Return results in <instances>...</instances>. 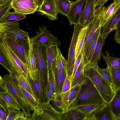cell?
Returning <instances> with one entry per match:
<instances>
[{
    "instance_id": "cell-1",
    "label": "cell",
    "mask_w": 120,
    "mask_h": 120,
    "mask_svg": "<svg viewBox=\"0 0 120 120\" xmlns=\"http://www.w3.org/2000/svg\"><path fill=\"white\" fill-rule=\"evenodd\" d=\"M103 101L102 98L93 84L87 78L81 86L76 96L70 103L68 107V111L81 106L94 104Z\"/></svg>"
},
{
    "instance_id": "cell-2",
    "label": "cell",
    "mask_w": 120,
    "mask_h": 120,
    "mask_svg": "<svg viewBox=\"0 0 120 120\" xmlns=\"http://www.w3.org/2000/svg\"><path fill=\"white\" fill-rule=\"evenodd\" d=\"M86 77L89 79L99 92L104 101L109 103L113 98L116 90L105 78L98 73L94 64H86L84 68Z\"/></svg>"
},
{
    "instance_id": "cell-3",
    "label": "cell",
    "mask_w": 120,
    "mask_h": 120,
    "mask_svg": "<svg viewBox=\"0 0 120 120\" xmlns=\"http://www.w3.org/2000/svg\"><path fill=\"white\" fill-rule=\"evenodd\" d=\"M2 81L6 90L18 102L25 116L30 118L31 115L30 108L15 76L10 73L5 74L3 78Z\"/></svg>"
},
{
    "instance_id": "cell-4",
    "label": "cell",
    "mask_w": 120,
    "mask_h": 120,
    "mask_svg": "<svg viewBox=\"0 0 120 120\" xmlns=\"http://www.w3.org/2000/svg\"><path fill=\"white\" fill-rule=\"evenodd\" d=\"M0 51L6 57L8 62L15 76L23 75L28 77V68L19 58L11 48L4 41H0Z\"/></svg>"
},
{
    "instance_id": "cell-5",
    "label": "cell",
    "mask_w": 120,
    "mask_h": 120,
    "mask_svg": "<svg viewBox=\"0 0 120 120\" xmlns=\"http://www.w3.org/2000/svg\"><path fill=\"white\" fill-rule=\"evenodd\" d=\"M5 42L28 68V55L30 38L23 39L11 36H0V41Z\"/></svg>"
},
{
    "instance_id": "cell-6",
    "label": "cell",
    "mask_w": 120,
    "mask_h": 120,
    "mask_svg": "<svg viewBox=\"0 0 120 120\" xmlns=\"http://www.w3.org/2000/svg\"><path fill=\"white\" fill-rule=\"evenodd\" d=\"M67 61L64 59H54L51 70L55 86V95L54 98L61 96L63 86L67 75Z\"/></svg>"
},
{
    "instance_id": "cell-7",
    "label": "cell",
    "mask_w": 120,
    "mask_h": 120,
    "mask_svg": "<svg viewBox=\"0 0 120 120\" xmlns=\"http://www.w3.org/2000/svg\"><path fill=\"white\" fill-rule=\"evenodd\" d=\"M61 115L50 102H40L31 114L30 120H62Z\"/></svg>"
},
{
    "instance_id": "cell-8",
    "label": "cell",
    "mask_w": 120,
    "mask_h": 120,
    "mask_svg": "<svg viewBox=\"0 0 120 120\" xmlns=\"http://www.w3.org/2000/svg\"><path fill=\"white\" fill-rule=\"evenodd\" d=\"M105 8V7L99 6L97 8L93 19L88 25V28L81 52L83 55L91 42L96 30L100 26H102L103 25V18Z\"/></svg>"
},
{
    "instance_id": "cell-9",
    "label": "cell",
    "mask_w": 120,
    "mask_h": 120,
    "mask_svg": "<svg viewBox=\"0 0 120 120\" xmlns=\"http://www.w3.org/2000/svg\"><path fill=\"white\" fill-rule=\"evenodd\" d=\"M39 31H36V35L30 38V42L40 44L47 47L50 43L58 46L61 44L58 38L51 34L45 26H40Z\"/></svg>"
},
{
    "instance_id": "cell-10",
    "label": "cell",
    "mask_w": 120,
    "mask_h": 120,
    "mask_svg": "<svg viewBox=\"0 0 120 120\" xmlns=\"http://www.w3.org/2000/svg\"><path fill=\"white\" fill-rule=\"evenodd\" d=\"M72 37L69 49L67 60V75L72 76L75 61V49L79 33L83 27L79 24L74 25Z\"/></svg>"
},
{
    "instance_id": "cell-11",
    "label": "cell",
    "mask_w": 120,
    "mask_h": 120,
    "mask_svg": "<svg viewBox=\"0 0 120 120\" xmlns=\"http://www.w3.org/2000/svg\"><path fill=\"white\" fill-rule=\"evenodd\" d=\"M11 5L15 11L25 15L34 13L39 7L38 0H14Z\"/></svg>"
},
{
    "instance_id": "cell-12",
    "label": "cell",
    "mask_w": 120,
    "mask_h": 120,
    "mask_svg": "<svg viewBox=\"0 0 120 120\" xmlns=\"http://www.w3.org/2000/svg\"><path fill=\"white\" fill-rule=\"evenodd\" d=\"M86 2L87 0H77L72 3L67 16L70 25L79 24Z\"/></svg>"
},
{
    "instance_id": "cell-13",
    "label": "cell",
    "mask_w": 120,
    "mask_h": 120,
    "mask_svg": "<svg viewBox=\"0 0 120 120\" xmlns=\"http://www.w3.org/2000/svg\"><path fill=\"white\" fill-rule=\"evenodd\" d=\"M37 11L43 15L49 20L57 19L58 13L56 0H43Z\"/></svg>"
},
{
    "instance_id": "cell-14",
    "label": "cell",
    "mask_w": 120,
    "mask_h": 120,
    "mask_svg": "<svg viewBox=\"0 0 120 120\" xmlns=\"http://www.w3.org/2000/svg\"><path fill=\"white\" fill-rule=\"evenodd\" d=\"M96 0H87L86 4L80 18L79 24L83 27L88 25L95 14Z\"/></svg>"
},
{
    "instance_id": "cell-15",
    "label": "cell",
    "mask_w": 120,
    "mask_h": 120,
    "mask_svg": "<svg viewBox=\"0 0 120 120\" xmlns=\"http://www.w3.org/2000/svg\"><path fill=\"white\" fill-rule=\"evenodd\" d=\"M86 120H117L109 103H105L93 113Z\"/></svg>"
},
{
    "instance_id": "cell-16",
    "label": "cell",
    "mask_w": 120,
    "mask_h": 120,
    "mask_svg": "<svg viewBox=\"0 0 120 120\" xmlns=\"http://www.w3.org/2000/svg\"><path fill=\"white\" fill-rule=\"evenodd\" d=\"M0 88V105L10 109L20 110L21 108L18 102L6 90L4 84Z\"/></svg>"
},
{
    "instance_id": "cell-17",
    "label": "cell",
    "mask_w": 120,
    "mask_h": 120,
    "mask_svg": "<svg viewBox=\"0 0 120 120\" xmlns=\"http://www.w3.org/2000/svg\"><path fill=\"white\" fill-rule=\"evenodd\" d=\"M105 103L103 101L94 104L81 106L75 109L78 113L80 120H86V118L91 116L95 110Z\"/></svg>"
},
{
    "instance_id": "cell-18",
    "label": "cell",
    "mask_w": 120,
    "mask_h": 120,
    "mask_svg": "<svg viewBox=\"0 0 120 120\" xmlns=\"http://www.w3.org/2000/svg\"><path fill=\"white\" fill-rule=\"evenodd\" d=\"M120 20V7L109 19L105 22L102 27V30L101 35L107 36L111 32L116 30Z\"/></svg>"
},
{
    "instance_id": "cell-19",
    "label": "cell",
    "mask_w": 120,
    "mask_h": 120,
    "mask_svg": "<svg viewBox=\"0 0 120 120\" xmlns=\"http://www.w3.org/2000/svg\"><path fill=\"white\" fill-rule=\"evenodd\" d=\"M102 27V26H100L96 30L91 42L86 49L83 55L85 65L90 62L98 39L101 34V31Z\"/></svg>"
},
{
    "instance_id": "cell-20",
    "label": "cell",
    "mask_w": 120,
    "mask_h": 120,
    "mask_svg": "<svg viewBox=\"0 0 120 120\" xmlns=\"http://www.w3.org/2000/svg\"><path fill=\"white\" fill-rule=\"evenodd\" d=\"M28 59L29 75L30 78L34 80L37 71L36 60L33 52L32 44L30 41Z\"/></svg>"
},
{
    "instance_id": "cell-21",
    "label": "cell",
    "mask_w": 120,
    "mask_h": 120,
    "mask_svg": "<svg viewBox=\"0 0 120 120\" xmlns=\"http://www.w3.org/2000/svg\"><path fill=\"white\" fill-rule=\"evenodd\" d=\"M102 58L107 65L113 81L116 90L120 88V71L114 67L111 64L106 56L101 53Z\"/></svg>"
},
{
    "instance_id": "cell-22",
    "label": "cell",
    "mask_w": 120,
    "mask_h": 120,
    "mask_svg": "<svg viewBox=\"0 0 120 120\" xmlns=\"http://www.w3.org/2000/svg\"><path fill=\"white\" fill-rule=\"evenodd\" d=\"M85 65L83 56L79 64L72 79L71 88L75 86L82 84L86 79L84 73V68Z\"/></svg>"
},
{
    "instance_id": "cell-23",
    "label": "cell",
    "mask_w": 120,
    "mask_h": 120,
    "mask_svg": "<svg viewBox=\"0 0 120 120\" xmlns=\"http://www.w3.org/2000/svg\"><path fill=\"white\" fill-rule=\"evenodd\" d=\"M107 37L101 34L99 37L90 63L94 64L101 60L102 48Z\"/></svg>"
},
{
    "instance_id": "cell-24",
    "label": "cell",
    "mask_w": 120,
    "mask_h": 120,
    "mask_svg": "<svg viewBox=\"0 0 120 120\" xmlns=\"http://www.w3.org/2000/svg\"><path fill=\"white\" fill-rule=\"evenodd\" d=\"M27 77L31 85L35 98L39 102H43L41 91L37 73L36 72V78L34 80L30 78L29 74Z\"/></svg>"
},
{
    "instance_id": "cell-25",
    "label": "cell",
    "mask_w": 120,
    "mask_h": 120,
    "mask_svg": "<svg viewBox=\"0 0 120 120\" xmlns=\"http://www.w3.org/2000/svg\"><path fill=\"white\" fill-rule=\"evenodd\" d=\"M113 0V2L111 4L107 7H105L103 18V25L105 22L109 19L120 7V0Z\"/></svg>"
},
{
    "instance_id": "cell-26",
    "label": "cell",
    "mask_w": 120,
    "mask_h": 120,
    "mask_svg": "<svg viewBox=\"0 0 120 120\" xmlns=\"http://www.w3.org/2000/svg\"><path fill=\"white\" fill-rule=\"evenodd\" d=\"M56 45L50 43L46 47L45 57L49 72L51 70L55 57V47Z\"/></svg>"
},
{
    "instance_id": "cell-27",
    "label": "cell",
    "mask_w": 120,
    "mask_h": 120,
    "mask_svg": "<svg viewBox=\"0 0 120 120\" xmlns=\"http://www.w3.org/2000/svg\"><path fill=\"white\" fill-rule=\"evenodd\" d=\"M109 103L117 120L120 115V88L116 90L115 95Z\"/></svg>"
},
{
    "instance_id": "cell-28",
    "label": "cell",
    "mask_w": 120,
    "mask_h": 120,
    "mask_svg": "<svg viewBox=\"0 0 120 120\" xmlns=\"http://www.w3.org/2000/svg\"><path fill=\"white\" fill-rule=\"evenodd\" d=\"M19 26H16L8 30L4 34L0 35V36L5 35L23 39L28 38L29 37V33L21 30L20 29Z\"/></svg>"
},
{
    "instance_id": "cell-29",
    "label": "cell",
    "mask_w": 120,
    "mask_h": 120,
    "mask_svg": "<svg viewBox=\"0 0 120 120\" xmlns=\"http://www.w3.org/2000/svg\"><path fill=\"white\" fill-rule=\"evenodd\" d=\"M88 28V26L86 27H82L79 33L76 47L75 60L81 52Z\"/></svg>"
},
{
    "instance_id": "cell-30",
    "label": "cell",
    "mask_w": 120,
    "mask_h": 120,
    "mask_svg": "<svg viewBox=\"0 0 120 120\" xmlns=\"http://www.w3.org/2000/svg\"><path fill=\"white\" fill-rule=\"evenodd\" d=\"M58 13L67 17L72 3L70 0H56Z\"/></svg>"
},
{
    "instance_id": "cell-31",
    "label": "cell",
    "mask_w": 120,
    "mask_h": 120,
    "mask_svg": "<svg viewBox=\"0 0 120 120\" xmlns=\"http://www.w3.org/2000/svg\"><path fill=\"white\" fill-rule=\"evenodd\" d=\"M19 85V87L25 96L30 110L34 111L40 102L32 95Z\"/></svg>"
},
{
    "instance_id": "cell-32",
    "label": "cell",
    "mask_w": 120,
    "mask_h": 120,
    "mask_svg": "<svg viewBox=\"0 0 120 120\" xmlns=\"http://www.w3.org/2000/svg\"><path fill=\"white\" fill-rule=\"evenodd\" d=\"M26 18L25 15L15 11H9L0 20V22H4L12 20L18 21Z\"/></svg>"
},
{
    "instance_id": "cell-33",
    "label": "cell",
    "mask_w": 120,
    "mask_h": 120,
    "mask_svg": "<svg viewBox=\"0 0 120 120\" xmlns=\"http://www.w3.org/2000/svg\"><path fill=\"white\" fill-rule=\"evenodd\" d=\"M15 76L19 85L30 94L35 98L31 85L28 77L26 78L22 75L18 76Z\"/></svg>"
},
{
    "instance_id": "cell-34",
    "label": "cell",
    "mask_w": 120,
    "mask_h": 120,
    "mask_svg": "<svg viewBox=\"0 0 120 120\" xmlns=\"http://www.w3.org/2000/svg\"><path fill=\"white\" fill-rule=\"evenodd\" d=\"M98 62H97L94 64L95 68L100 74L107 80L115 89L113 81L108 69L107 67L104 69L101 68L98 66Z\"/></svg>"
},
{
    "instance_id": "cell-35",
    "label": "cell",
    "mask_w": 120,
    "mask_h": 120,
    "mask_svg": "<svg viewBox=\"0 0 120 120\" xmlns=\"http://www.w3.org/2000/svg\"><path fill=\"white\" fill-rule=\"evenodd\" d=\"M19 25L18 21L13 20L0 22V35L2 34L8 30Z\"/></svg>"
},
{
    "instance_id": "cell-36",
    "label": "cell",
    "mask_w": 120,
    "mask_h": 120,
    "mask_svg": "<svg viewBox=\"0 0 120 120\" xmlns=\"http://www.w3.org/2000/svg\"><path fill=\"white\" fill-rule=\"evenodd\" d=\"M62 120H79L80 119L77 111L75 109L68 111L62 114Z\"/></svg>"
},
{
    "instance_id": "cell-37",
    "label": "cell",
    "mask_w": 120,
    "mask_h": 120,
    "mask_svg": "<svg viewBox=\"0 0 120 120\" xmlns=\"http://www.w3.org/2000/svg\"><path fill=\"white\" fill-rule=\"evenodd\" d=\"M105 53L106 56L111 65L120 71V58L111 57L107 51H106Z\"/></svg>"
},
{
    "instance_id": "cell-38",
    "label": "cell",
    "mask_w": 120,
    "mask_h": 120,
    "mask_svg": "<svg viewBox=\"0 0 120 120\" xmlns=\"http://www.w3.org/2000/svg\"><path fill=\"white\" fill-rule=\"evenodd\" d=\"M11 2H9L0 5V20L12 8Z\"/></svg>"
},
{
    "instance_id": "cell-39",
    "label": "cell",
    "mask_w": 120,
    "mask_h": 120,
    "mask_svg": "<svg viewBox=\"0 0 120 120\" xmlns=\"http://www.w3.org/2000/svg\"><path fill=\"white\" fill-rule=\"evenodd\" d=\"M0 63L9 72V73L13 74V71L8 62L4 56L0 51Z\"/></svg>"
},
{
    "instance_id": "cell-40",
    "label": "cell",
    "mask_w": 120,
    "mask_h": 120,
    "mask_svg": "<svg viewBox=\"0 0 120 120\" xmlns=\"http://www.w3.org/2000/svg\"><path fill=\"white\" fill-rule=\"evenodd\" d=\"M72 79V76L69 77L67 75L63 86L62 94L70 90L71 89Z\"/></svg>"
},
{
    "instance_id": "cell-41",
    "label": "cell",
    "mask_w": 120,
    "mask_h": 120,
    "mask_svg": "<svg viewBox=\"0 0 120 120\" xmlns=\"http://www.w3.org/2000/svg\"><path fill=\"white\" fill-rule=\"evenodd\" d=\"M53 92V98L55 95V86L54 80L51 71L49 73L48 78V85Z\"/></svg>"
},
{
    "instance_id": "cell-42",
    "label": "cell",
    "mask_w": 120,
    "mask_h": 120,
    "mask_svg": "<svg viewBox=\"0 0 120 120\" xmlns=\"http://www.w3.org/2000/svg\"><path fill=\"white\" fill-rule=\"evenodd\" d=\"M9 108L0 105V117L3 120H6L8 114Z\"/></svg>"
},
{
    "instance_id": "cell-43",
    "label": "cell",
    "mask_w": 120,
    "mask_h": 120,
    "mask_svg": "<svg viewBox=\"0 0 120 120\" xmlns=\"http://www.w3.org/2000/svg\"><path fill=\"white\" fill-rule=\"evenodd\" d=\"M83 56V54L81 52L75 60V66L72 75V79L79 65Z\"/></svg>"
},
{
    "instance_id": "cell-44",
    "label": "cell",
    "mask_w": 120,
    "mask_h": 120,
    "mask_svg": "<svg viewBox=\"0 0 120 120\" xmlns=\"http://www.w3.org/2000/svg\"><path fill=\"white\" fill-rule=\"evenodd\" d=\"M19 111V110L9 109L8 114L6 120H14Z\"/></svg>"
},
{
    "instance_id": "cell-45",
    "label": "cell",
    "mask_w": 120,
    "mask_h": 120,
    "mask_svg": "<svg viewBox=\"0 0 120 120\" xmlns=\"http://www.w3.org/2000/svg\"><path fill=\"white\" fill-rule=\"evenodd\" d=\"M115 40L118 43L120 44V20L119 22L115 35Z\"/></svg>"
},
{
    "instance_id": "cell-46",
    "label": "cell",
    "mask_w": 120,
    "mask_h": 120,
    "mask_svg": "<svg viewBox=\"0 0 120 120\" xmlns=\"http://www.w3.org/2000/svg\"><path fill=\"white\" fill-rule=\"evenodd\" d=\"M53 98V96L52 90L48 86L47 93V101L50 102Z\"/></svg>"
},
{
    "instance_id": "cell-47",
    "label": "cell",
    "mask_w": 120,
    "mask_h": 120,
    "mask_svg": "<svg viewBox=\"0 0 120 120\" xmlns=\"http://www.w3.org/2000/svg\"><path fill=\"white\" fill-rule=\"evenodd\" d=\"M109 0H97L96 4V6H102Z\"/></svg>"
},
{
    "instance_id": "cell-48",
    "label": "cell",
    "mask_w": 120,
    "mask_h": 120,
    "mask_svg": "<svg viewBox=\"0 0 120 120\" xmlns=\"http://www.w3.org/2000/svg\"><path fill=\"white\" fill-rule=\"evenodd\" d=\"M14 0H0V5H1L4 3L12 2Z\"/></svg>"
},
{
    "instance_id": "cell-49",
    "label": "cell",
    "mask_w": 120,
    "mask_h": 120,
    "mask_svg": "<svg viewBox=\"0 0 120 120\" xmlns=\"http://www.w3.org/2000/svg\"><path fill=\"white\" fill-rule=\"evenodd\" d=\"M38 4L39 7L40 6L43 0H38Z\"/></svg>"
},
{
    "instance_id": "cell-50",
    "label": "cell",
    "mask_w": 120,
    "mask_h": 120,
    "mask_svg": "<svg viewBox=\"0 0 120 120\" xmlns=\"http://www.w3.org/2000/svg\"><path fill=\"white\" fill-rule=\"evenodd\" d=\"M117 120H120V115L117 118Z\"/></svg>"
},
{
    "instance_id": "cell-51",
    "label": "cell",
    "mask_w": 120,
    "mask_h": 120,
    "mask_svg": "<svg viewBox=\"0 0 120 120\" xmlns=\"http://www.w3.org/2000/svg\"></svg>"
}]
</instances>
